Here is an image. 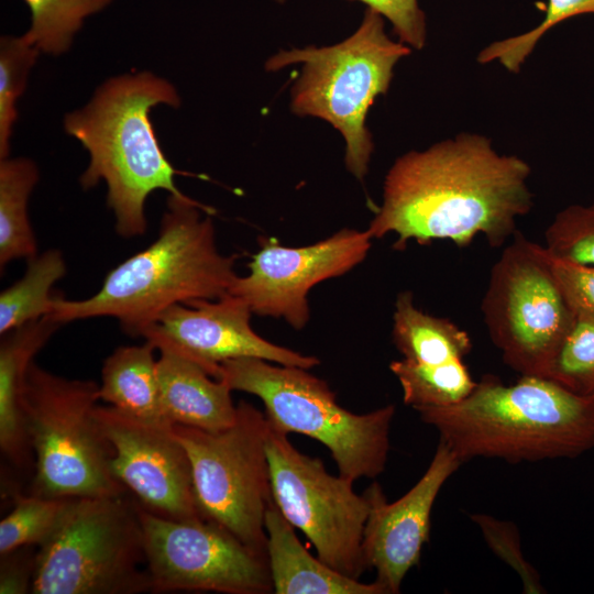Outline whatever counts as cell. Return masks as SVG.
<instances>
[{
	"label": "cell",
	"instance_id": "7402d4cb",
	"mask_svg": "<svg viewBox=\"0 0 594 594\" xmlns=\"http://www.w3.org/2000/svg\"><path fill=\"white\" fill-rule=\"evenodd\" d=\"M40 173L26 157L0 161V268L19 258L37 255L35 235L28 215V201Z\"/></svg>",
	"mask_w": 594,
	"mask_h": 594
},
{
	"label": "cell",
	"instance_id": "e0dca14e",
	"mask_svg": "<svg viewBox=\"0 0 594 594\" xmlns=\"http://www.w3.org/2000/svg\"><path fill=\"white\" fill-rule=\"evenodd\" d=\"M157 378L165 419L210 432L224 430L237 419L232 389L195 361L168 348H160Z\"/></svg>",
	"mask_w": 594,
	"mask_h": 594
},
{
	"label": "cell",
	"instance_id": "44dd1931",
	"mask_svg": "<svg viewBox=\"0 0 594 594\" xmlns=\"http://www.w3.org/2000/svg\"><path fill=\"white\" fill-rule=\"evenodd\" d=\"M392 338L403 359L422 364L463 360L472 350L465 330L417 308L409 290L399 293L395 300Z\"/></svg>",
	"mask_w": 594,
	"mask_h": 594
},
{
	"label": "cell",
	"instance_id": "9c48e42d",
	"mask_svg": "<svg viewBox=\"0 0 594 594\" xmlns=\"http://www.w3.org/2000/svg\"><path fill=\"white\" fill-rule=\"evenodd\" d=\"M481 311L504 363L547 378L576 322L550 254L518 230L491 268Z\"/></svg>",
	"mask_w": 594,
	"mask_h": 594
},
{
	"label": "cell",
	"instance_id": "ac0fdd59",
	"mask_svg": "<svg viewBox=\"0 0 594 594\" xmlns=\"http://www.w3.org/2000/svg\"><path fill=\"white\" fill-rule=\"evenodd\" d=\"M267 561L276 594H386L376 582L344 575L302 546L295 528L271 502L265 513Z\"/></svg>",
	"mask_w": 594,
	"mask_h": 594
},
{
	"label": "cell",
	"instance_id": "f546056e",
	"mask_svg": "<svg viewBox=\"0 0 594 594\" xmlns=\"http://www.w3.org/2000/svg\"><path fill=\"white\" fill-rule=\"evenodd\" d=\"M548 378L594 403V322L576 319Z\"/></svg>",
	"mask_w": 594,
	"mask_h": 594
},
{
	"label": "cell",
	"instance_id": "5bb4252c",
	"mask_svg": "<svg viewBox=\"0 0 594 594\" xmlns=\"http://www.w3.org/2000/svg\"><path fill=\"white\" fill-rule=\"evenodd\" d=\"M96 417L112 447L113 475L143 508L175 520L205 519L173 425L146 422L112 406H97Z\"/></svg>",
	"mask_w": 594,
	"mask_h": 594
},
{
	"label": "cell",
	"instance_id": "d6a6232c",
	"mask_svg": "<svg viewBox=\"0 0 594 594\" xmlns=\"http://www.w3.org/2000/svg\"><path fill=\"white\" fill-rule=\"evenodd\" d=\"M551 258L556 277L576 319L594 322V266Z\"/></svg>",
	"mask_w": 594,
	"mask_h": 594
},
{
	"label": "cell",
	"instance_id": "4dcf8cb0",
	"mask_svg": "<svg viewBox=\"0 0 594 594\" xmlns=\"http://www.w3.org/2000/svg\"><path fill=\"white\" fill-rule=\"evenodd\" d=\"M471 519L477 525L491 550L517 572L525 593L546 592L538 572L524 557L519 531L513 522L486 514L471 515Z\"/></svg>",
	"mask_w": 594,
	"mask_h": 594
},
{
	"label": "cell",
	"instance_id": "2e32d148",
	"mask_svg": "<svg viewBox=\"0 0 594 594\" xmlns=\"http://www.w3.org/2000/svg\"><path fill=\"white\" fill-rule=\"evenodd\" d=\"M462 463L439 440L426 472L400 498L388 503L378 483L364 492L370 506L362 542L364 559L386 594L399 593L406 574L419 563L429 540L435 501Z\"/></svg>",
	"mask_w": 594,
	"mask_h": 594
},
{
	"label": "cell",
	"instance_id": "7a4b0ae2",
	"mask_svg": "<svg viewBox=\"0 0 594 594\" xmlns=\"http://www.w3.org/2000/svg\"><path fill=\"white\" fill-rule=\"evenodd\" d=\"M213 212L186 195H169L157 238L112 268L92 296H55L48 316L61 324L111 317L127 334L143 337L174 305L230 294L237 255L218 250Z\"/></svg>",
	"mask_w": 594,
	"mask_h": 594
},
{
	"label": "cell",
	"instance_id": "8992f818",
	"mask_svg": "<svg viewBox=\"0 0 594 594\" xmlns=\"http://www.w3.org/2000/svg\"><path fill=\"white\" fill-rule=\"evenodd\" d=\"M272 363L257 358L228 360L219 365L217 380L258 397L272 428L321 442L345 479H373L385 470L394 405L354 414L308 370Z\"/></svg>",
	"mask_w": 594,
	"mask_h": 594
},
{
	"label": "cell",
	"instance_id": "484cf974",
	"mask_svg": "<svg viewBox=\"0 0 594 594\" xmlns=\"http://www.w3.org/2000/svg\"><path fill=\"white\" fill-rule=\"evenodd\" d=\"M69 498L16 495L0 521V556L28 546H42L55 531Z\"/></svg>",
	"mask_w": 594,
	"mask_h": 594
},
{
	"label": "cell",
	"instance_id": "603a6c76",
	"mask_svg": "<svg viewBox=\"0 0 594 594\" xmlns=\"http://www.w3.org/2000/svg\"><path fill=\"white\" fill-rule=\"evenodd\" d=\"M66 273V261L57 249L28 260L22 278L0 294V334L51 315L55 298L52 288Z\"/></svg>",
	"mask_w": 594,
	"mask_h": 594
},
{
	"label": "cell",
	"instance_id": "4316f807",
	"mask_svg": "<svg viewBox=\"0 0 594 594\" xmlns=\"http://www.w3.org/2000/svg\"><path fill=\"white\" fill-rule=\"evenodd\" d=\"M41 52L23 35L0 40V158L9 157L16 101Z\"/></svg>",
	"mask_w": 594,
	"mask_h": 594
},
{
	"label": "cell",
	"instance_id": "4fadbf2b",
	"mask_svg": "<svg viewBox=\"0 0 594 594\" xmlns=\"http://www.w3.org/2000/svg\"><path fill=\"white\" fill-rule=\"evenodd\" d=\"M372 237L367 230L344 228L310 245L283 246L261 239L249 263V273L237 276L230 294L243 299L252 314L280 318L296 330L309 321V290L323 280L341 276L367 255Z\"/></svg>",
	"mask_w": 594,
	"mask_h": 594
},
{
	"label": "cell",
	"instance_id": "1f68e13d",
	"mask_svg": "<svg viewBox=\"0 0 594 594\" xmlns=\"http://www.w3.org/2000/svg\"><path fill=\"white\" fill-rule=\"evenodd\" d=\"M360 1L387 20L398 41L410 48L421 50L426 44V15L418 0H352Z\"/></svg>",
	"mask_w": 594,
	"mask_h": 594
},
{
	"label": "cell",
	"instance_id": "7c38bea8",
	"mask_svg": "<svg viewBox=\"0 0 594 594\" xmlns=\"http://www.w3.org/2000/svg\"><path fill=\"white\" fill-rule=\"evenodd\" d=\"M135 503L151 592H273L268 561L227 529L206 519L165 518Z\"/></svg>",
	"mask_w": 594,
	"mask_h": 594
},
{
	"label": "cell",
	"instance_id": "e575fe53",
	"mask_svg": "<svg viewBox=\"0 0 594 594\" xmlns=\"http://www.w3.org/2000/svg\"><path fill=\"white\" fill-rule=\"evenodd\" d=\"M275 1L278 2V3H284L285 2V0H275Z\"/></svg>",
	"mask_w": 594,
	"mask_h": 594
},
{
	"label": "cell",
	"instance_id": "277c9868",
	"mask_svg": "<svg viewBox=\"0 0 594 594\" xmlns=\"http://www.w3.org/2000/svg\"><path fill=\"white\" fill-rule=\"evenodd\" d=\"M158 105H180L169 81L148 72L124 74L105 81L84 108L64 119L66 133L89 154L81 187L106 183L116 231L125 239L146 232L145 202L153 191L185 196L175 184L179 172L165 156L150 119Z\"/></svg>",
	"mask_w": 594,
	"mask_h": 594
},
{
	"label": "cell",
	"instance_id": "d4e9b609",
	"mask_svg": "<svg viewBox=\"0 0 594 594\" xmlns=\"http://www.w3.org/2000/svg\"><path fill=\"white\" fill-rule=\"evenodd\" d=\"M31 13L24 36L41 52L59 55L68 51L84 21L113 0H23Z\"/></svg>",
	"mask_w": 594,
	"mask_h": 594
},
{
	"label": "cell",
	"instance_id": "cb8c5ba5",
	"mask_svg": "<svg viewBox=\"0 0 594 594\" xmlns=\"http://www.w3.org/2000/svg\"><path fill=\"white\" fill-rule=\"evenodd\" d=\"M389 370L400 384L404 403L414 409L457 404L476 385L462 360L422 364L402 359L393 361Z\"/></svg>",
	"mask_w": 594,
	"mask_h": 594
},
{
	"label": "cell",
	"instance_id": "9a60e30c",
	"mask_svg": "<svg viewBox=\"0 0 594 594\" xmlns=\"http://www.w3.org/2000/svg\"><path fill=\"white\" fill-rule=\"evenodd\" d=\"M252 311L238 296L199 299L167 308L144 332L156 349L168 348L198 363L217 378L219 365L239 358H257L310 370L320 363L312 355L277 345L251 327Z\"/></svg>",
	"mask_w": 594,
	"mask_h": 594
},
{
	"label": "cell",
	"instance_id": "3957f363",
	"mask_svg": "<svg viewBox=\"0 0 594 594\" xmlns=\"http://www.w3.org/2000/svg\"><path fill=\"white\" fill-rule=\"evenodd\" d=\"M462 461L574 459L594 449V403L541 376L484 375L463 400L415 409Z\"/></svg>",
	"mask_w": 594,
	"mask_h": 594
},
{
	"label": "cell",
	"instance_id": "8fae6325",
	"mask_svg": "<svg viewBox=\"0 0 594 594\" xmlns=\"http://www.w3.org/2000/svg\"><path fill=\"white\" fill-rule=\"evenodd\" d=\"M287 436L267 424L265 449L273 501L286 520L309 539L322 562L359 580L369 569L362 547L369 501L364 493L353 491L351 480L331 475L320 459L299 452Z\"/></svg>",
	"mask_w": 594,
	"mask_h": 594
},
{
	"label": "cell",
	"instance_id": "6da1fadb",
	"mask_svg": "<svg viewBox=\"0 0 594 594\" xmlns=\"http://www.w3.org/2000/svg\"><path fill=\"white\" fill-rule=\"evenodd\" d=\"M530 173L526 161L497 153L491 139L476 133L410 151L388 169L367 231L373 239L396 234L397 250L410 240L421 245L449 240L464 248L477 235L499 248L532 207Z\"/></svg>",
	"mask_w": 594,
	"mask_h": 594
},
{
	"label": "cell",
	"instance_id": "836d02e7",
	"mask_svg": "<svg viewBox=\"0 0 594 594\" xmlns=\"http://www.w3.org/2000/svg\"><path fill=\"white\" fill-rule=\"evenodd\" d=\"M0 557V593H31L36 557L35 546L22 547Z\"/></svg>",
	"mask_w": 594,
	"mask_h": 594
},
{
	"label": "cell",
	"instance_id": "f1b7e54d",
	"mask_svg": "<svg viewBox=\"0 0 594 594\" xmlns=\"http://www.w3.org/2000/svg\"><path fill=\"white\" fill-rule=\"evenodd\" d=\"M544 242L556 260L594 266V204L559 211L544 231Z\"/></svg>",
	"mask_w": 594,
	"mask_h": 594
},
{
	"label": "cell",
	"instance_id": "5b68a950",
	"mask_svg": "<svg viewBox=\"0 0 594 594\" xmlns=\"http://www.w3.org/2000/svg\"><path fill=\"white\" fill-rule=\"evenodd\" d=\"M411 53L385 31V19L367 8L355 32L330 46L279 51L265 63L268 72L292 65L301 70L290 90V109L331 124L345 142L346 169L360 182L374 150L366 117L391 86L396 64Z\"/></svg>",
	"mask_w": 594,
	"mask_h": 594
},
{
	"label": "cell",
	"instance_id": "83f0119b",
	"mask_svg": "<svg viewBox=\"0 0 594 594\" xmlns=\"http://www.w3.org/2000/svg\"><path fill=\"white\" fill-rule=\"evenodd\" d=\"M588 13H594V0H548L544 18L536 28L491 43L481 50L477 62H498L508 72L519 73L525 61L550 29L570 18Z\"/></svg>",
	"mask_w": 594,
	"mask_h": 594
},
{
	"label": "cell",
	"instance_id": "d6986e66",
	"mask_svg": "<svg viewBox=\"0 0 594 594\" xmlns=\"http://www.w3.org/2000/svg\"><path fill=\"white\" fill-rule=\"evenodd\" d=\"M61 326L46 316L1 336L0 449L16 468L28 466L34 458L21 411L25 376L36 353Z\"/></svg>",
	"mask_w": 594,
	"mask_h": 594
},
{
	"label": "cell",
	"instance_id": "ba28073f",
	"mask_svg": "<svg viewBox=\"0 0 594 594\" xmlns=\"http://www.w3.org/2000/svg\"><path fill=\"white\" fill-rule=\"evenodd\" d=\"M136 503L121 496L69 498L53 535L38 547L33 594L151 592Z\"/></svg>",
	"mask_w": 594,
	"mask_h": 594
},
{
	"label": "cell",
	"instance_id": "52a82bcc",
	"mask_svg": "<svg viewBox=\"0 0 594 594\" xmlns=\"http://www.w3.org/2000/svg\"><path fill=\"white\" fill-rule=\"evenodd\" d=\"M99 385L31 363L21 411L34 454L32 494L56 497L125 495L111 469L112 447L96 417Z\"/></svg>",
	"mask_w": 594,
	"mask_h": 594
},
{
	"label": "cell",
	"instance_id": "30bf717a",
	"mask_svg": "<svg viewBox=\"0 0 594 594\" xmlns=\"http://www.w3.org/2000/svg\"><path fill=\"white\" fill-rule=\"evenodd\" d=\"M173 431L189 457L202 517L267 560L265 513L273 497L265 414L241 400L234 424L224 430L173 425Z\"/></svg>",
	"mask_w": 594,
	"mask_h": 594
},
{
	"label": "cell",
	"instance_id": "ffe728a7",
	"mask_svg": "<svg viewBox=\"0 0 594 594\" xmlns=\"http://www.w3.org/2000/svg\"><path fill=\"white\" fill-rule=\"evenodd\" d=\"M155 350L147 340L141 345L117 348L102 364L99 397L140 420L169 424L160 400Z\"/></svg>",
	"mask_w": 594,
	"mask_h": 594
}]
</instances>
